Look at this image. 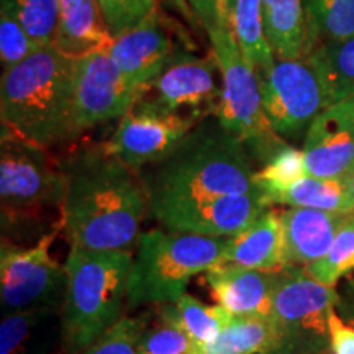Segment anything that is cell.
I'll list each match as a JSON object with an SVG mask.
<instances>
[{"label": "cell", "mask_w": 354, "mask_h": 354, "mask_svg": "<svg viewBox=\"0 0 354 354\" xmlns=\"http://www.w3.org/2000/svg\"><path fill=\"white\" fill-rule=\"evenodd\" d=\"M187 2L194 15H196L198 25H202L205 32L218 25L225 13H228L225 10L223 0H187Z\"/></svg>", "instance_id": "37"}, {"label": "cell", "mask_w": 354, "mask_h": 354, "mask_svg": "<svg viewBox=\"0 0 354 354\" xmlns=\"http://www.w3.org/2000/svg\"><path fill=\"white\" fill-rule=\"evenodd\" d=\"M310 176L346 179L354 171V97L317 115L302 141Z\"/></svg>", "instance_id": "15"}, {"label": "cell", "mask_w": 354, "mask_h": 354, "mask_svg": "<svg viewBox=\"0 0 354 354\" xmlns=\"http://www.w3.org/2000/svg\"><path fill=\"white\" fill-rule=\"evenodd\" d=\"M169 3L171 6H174V8H177V12L183 13V15L190 21V24H198L187 0H169Z\"/></svg>", "instance_id": "39"}, {"label": "cell", "mask_w": 354, "mask_h": 354, "mask_svg": "<svg viewBox=\"0 0 354 354\" xmlns=\"http://www.w3.org/2000/svg\"><path fill=\"white\" fill-rule=\"evenodd\" d=\"M330 354H354V325L336 313L330 317Z\"/></svg>", "instance_id": "36"}, {"label": "cell", "mask_w": 354, "mask_h": 354, "mask_svg": "<svg viewBox=\"0 0 354 354\" xmlns=\"http://www.w3.org/2000/svg\"><path fill=\"white\" fill-rule=\"evenodd\" d=\"M317 74L326 107L354 97V37L317 44L304 57Z\"/></svg>", "instance_id": "23"}, {"label": "cell", "mask_w": 354, "mask_h": 354, "mask_svg": "<svg viewBox=\"0 0 354 354\" xmlns=\"http://www.w3.org/2000/svg\"><path fill=\"white\" fill-rule=\"evenodd\" d=\"M261 3L263 0H236L232 13L233 32L256 71L268 69L276 63V56L264 37Z\"/></svg>", "instance_id": "28"}, {"label": "cell", "mask_w": 354, "mask_h": 354, "mask_svg": "<svg viewBox=\"0 0 354 354\" xmlns=\"http://www.w3.org/2000/svg\"><path fill=\"white\" fill-rule=\"evenodd\" d=\"M218 61L223 92L215 117L230 133L243 141L251 158L261 166L289 141L272 130L266 117L258 71L243 53L233 32L232 17L225 13L214 28L207 30Z\"/></svg>", "instance_id": "7"}, {"label": "cell", "mask_w": 354, "mask_h": 354, "mask_svg": "<svg viewBox=\"0 0 354 354\" xmlns=\"http://www.w3.org/2000/svg\"><path fill=\"white\" fill-rule=\"evenodd\" d=\"M261 190L167 209L154 216L166 230L210 238H232L253 225L269 209Z\"/></svg>", "instance_id": "14"}, {"label": "cell", "mask_w": 354, "mask_h": 354, "mask_svg": "<svg viewBox=\"0 0 354 354\" xmlns=\"http://www.w3.org/2000/svg\"><path fill=\"white\" fill-rule=\"evenodd\" d=\"M112 43L97 0H59L56 46L61 51L81 57L88 53L109 51Z\"/></svg>", "instance_id": "21"}, {"label": "cell", "mask_w": 354, "mask_h": 354, "mask_svg": "<svg viewBox=\"0 0 354 354\" xmlns=\"http://www.w3.org/2000/svg\"><path fill=\"white\" fill-rule=\"evenodd\" d=\"M138 176L153 218L172 207L259 190L250 151L215 115L197 123L169 156Z\"/></svg>", "instance_id": "2"}, {"label": "cell", "mask_w": 354, "mask_h": 354, "mask_svg": "<svg viewBox=\"0 0 354 354\" xmlns=\"http://www.w3.org/2000/svg\"><path fill=\"white\" fill-rule=\"evenodd\" d=\"M0 10L12 15L41 46H56L59 0H0Z\"/></svg>", "instance_id": "30"}, {"label": "cell", "mask_w": 354, "mask_h": 354, "mask_svg": "<svg viewBox=\"0 0 354 354\" xmlns=\"http://www.w3.org/2000/svg\"><path fill=\"white\" fill-rule=\"evenodd\" d=\"M261 15L276 59H304L308 28L302 0H263Z\"/></svg>", "instance_id": "22"}, {"label": "cell", "mask_w": 354, "mask_h": 354, "mask_svg": "<svg viewBox=\"0 0 354 354\" xmlns=\"http://www.w3.org/2000/svg\"><path fill=\"white\" fill-rule=\"evenodd\" d=\"M140 354H205V348L179 325L158 317L151 310V320L140 339Z\"/></svg>", "instance_id": "32"}, {"label": "cell", "mask_w": 354, "mask_h": 354, "mask_svg": "<svg viewBox=\"0 0 354 354\" xmlns=\"http://www.w3.org/2000/svg\"><path fill=\"white\" fill-rule=\"evenodd\" d=\"M76 57L44 46L3 69L0 81L2 131L50 149L76 140L73 91Z\"/></svg>", "instance_id": "3"}, {"label": "cell", "mask_w": 354, "mask_h": 354, "mask_svg": "<svg viewBox=\"0 0 354 354\" xmlns=\"http://www.w3.org/2000/svg\"><path fill=\"white\" fill-rule=\"evenodd\" d=\"M271 205L295 207V209H315L326 212L351 210L344 179H323L315 176H304L272 197Z\"/></svg>", "instance_id": "25"}, {"label": "cell", "mask_w": 354, "mask_h": 354, "mask_svg": "<svg viewBox=\"0 0 354 354\" xmlns=\"http://www.w3.org/2000/svg\"><path fill=\"white\" fill-rule=\"evenodd\" d=\"M302 2L308 28L305 55L320 43L354 37V0H302Z\"/></svg>", "instance_id": "26"}, {"label": "cell", "mask_w": 354, "mask_h": 354, "mask_svg": "<svg viewBox=\"0 0 354 354\" xmlns=\"http://www.w3.org/2000/svg\"><path fill=\"white\" fill-rule=\"evenodd\" d=\"M263 107L272 130L286 141L305 138L315 117L326 109L317 74L305 59H276L258 71Z\"/></svg>", "instance_id": "11"}, {"label": "cell", "mask_w": 354, "mask_h": 354, "mask_svg": "<svg viewBox=\"0 0 354 354\" xmlns=\"http://www.w3.org/2000/svg\"><path fill=\"white\" fill-rule=\"evenodd\" d=\"M274 343L271 318L233 317L214 342L205 344V354H268Z\"/></svg>", "instance_id": "27"}, {"label": "cell", "mask_w": 354, "mask_h": 354, "mask_svg": "<svg viewBox=\"0 0 354 354\" xmlns=\"http://www.w3.org/2000/svg\"><path fill=\"white\" fill-rule=\"evenodd\" d=\"M196 125L189 118L131 109L105 143L128 167L140 172L169 156Z\"/></svg>", "instance_id": "13"}, {"label": "cell", "mask_w": 354, "mask_h": 354, "mask_svg": "<svg viewBox=\"0 0 354 354\" xmlns=\"http://www.w3.org/2000/svg\"><path fill=\"white\" fill-rule=\"evenodd\" d=\"M277 271H259L220 263L203 272L212 297L233 317L271 318Z\"/></svg>", "instance_id": "16"}, {"label": "cell", "mask_w": 354, "mask_h": 354, "mask_svg": "<svg viewBox=\"0 0 354 354\" xmlns=\"http://www.w3.org/2000/svg\"><path fill=\"white\" fill-rule=\"evenodd\" d=\"M325 354H330V351H328V353H325Z\"/></svg>", "instance_id": "42"}, {"label": "cell", "mask_w": 354, "mask_h": 354, "mask_svg": "<svg viewBox=\"0 0 354 354\" xmlns=\"http://www.w3.org/2000/svg\"><path fill=\"white\" fill-rule=\"evenodd\" d=\"M41 48L44 46L35 41L19 21L0 10V61L3 69L21 63Z\"/></svg>", "instance_id": "35"}, {"label": "cell", "mask_w": 354, "mask_h": 354, "mask_svg": "<svg viewBox=\"0 0 354 354\" xmlns=\"http://www.w3.org/2000/svg\"><path fill=\"white\" fill-rule=\"evenodd\" d=\"M338 289L320 284L304 266L279 269L271 323L274 343L268 354H325L330 349V317Z\"/></svg>", "instance_id": "8"}, {"label": "cell", "mask_w": 354, "mask_h": 354, "mask_svg": "<svg viewBox=\"0 0 354 354\" xmlns=\"http://www.w3.org/2000/svg\"><path fill=\"white\" fill-rule=\"evenodd\" d=\"M344 185H346V192L349 203H351V210L354 212V171L344 179Z\"/></svg>", "instance_id": "40"}, {"label": "cell", "mask_w": 354, "mask_h": 354, "mask_svg": "<svg viewBox=\"0 0 354 354\" xmlns=\"http://www.w3.org/2000/svg\"><path fill=\"white\" fill-rule=\"evenodd\" d=\"M138 88H135L115 64L109 51H95L76 57L73 91L74 135L122 120L130 112Z\"/></svg>", "instance_id": "12"}, {"label": "cell", "mask_w": 354, "mask_h": 354, "mask_svg": "<svg viewBox=\"0 0 354 354\" xmlns=\"http://www.w3.org/2000/svg\"><path fill=\"white\" fill-rule=\"evenodd\" d=\"M223 81L215 53L196 55L176 46L161 74L138 92L131 109L201 123L218 112Z\"/></svg>", "instance_id": "9"}, {"label": "cell", "mask_w": 354, "mask_h": 354, "mask_svg": "<svg viewBox=\"0 0 354 354\" xmlns=\"http://www.w3.org/2000/svg\"><path fill=\"white\" fill-rule=\"evenodd\" d=\"M0 354H63L61 310L33 307L2 313Z\"/></svg>", "instance_id": "19"}, {"label": "cell", "mask_w": 354, "mask_h": 354, "mask_svg": "<svg viewBox=\"0 0 354 354\" xmlns=\"http://www.w3.org/2000/svg\"><path fill=\"white\" fill-rule=\"evenodd\" d=\"M174 50L171 30L159 12L138 28L113 39L109 53L128 82L141 91L161 74Z\"/></svg>", "instance_id": "17"}, {"label": "cell", "mask_w": 354, "mask_h": 354, "mask_svg": "<svg viewBox=\"0 0 354 354\" xmlns=\"http://www.w3.org/2000/svg\"><path fill=\"white\" fill-rule=\"evenodd\" d=\"M338 300H336V313L343 318L344 322L354 325V276H349L339 282Z\"/></svg>", "instance_id": "38"}, {"label": "cell", "mask_w": 354, "mask_h": 354, "mask_svg": "<svg viewBox=\"0 0 354 354\" xmlns=\"http://www.w3.org/2000/svg\"><path fill=\"white\" fill-rule=\"evenodd\" d=\"M228 238L154 228L140 234L128 282V308L176 302L197 274L218 264Z\"/></svg>", "instance_id": "6"}, {"label": "cell", "mask_w": 354, "mask_h": 354, "mask_svg": "<svg viewBox=\"0 0 354 354\" xmlns=\"http://www.w3.org/2000/svg\"><path fill=\"white\" fill-rule=\"evenodd\" d=\"M234 3H236V0H223V6H225V10H227L230 15L233 13V8H234Z\"/></svg>", "instance_id": "41"}, {"label": "cell", "mask_w": 354, "mask_h": 354, "mask_svg": "<svg viewBox=\"0 0 354 354\" xmlns=\"http://www.w3.org/2000/svg\"><path fill=\"white\" fill-rule=\"evenodd\" d=\"M97 6L113 39L138 28L159 13L158 0H97Z\"/></svg>", "instance_id": "34"}, {"label": "cell", "mask_w": 354, "mask_h": 354, "mask_svg": "<svg viewBox=\"0 0 354 354\" xmlns=\"http://www.w3.org/2000/svg\"><path fill=\"white\" fill-rule=\"evenodd\" d=\"M281 216L286 264L305 268L328 253L346 214L286 207V210H281Z\"/></svg>", "instance_id": "18"}, {"label": "cell", "mask_w": 354, "mask_h": 354, "mask_svg": "<svg viewBox=\"0 0 354 354\" xmlns=\"http://www.w3.org/2000/svg\"><path fill=\"white\" fill-rule=\"evenodd\" d=\"M64 194L61 225L71 248L136 250L148 198L138 172L107 143L81 145L61 158Z\"/></svg>", "instance_id": "1"}, {"label": "cell", "mask_w": 354, "mask_h": 354, "mask_svg": "<svg viewBox=\"0 0 354 354\" xmlns=\"http://www.w3.org/2000/svg\"><path fill=\"white\" fill-rule=\"evenodd\" d=\"M149 320L151 312L135 317L123 315L77 354H140V339Z\"/></svg>", "instance_id": "33"}, {"label": "cell", "mask_w": 354, "mask_h": 354, "mask_svg": "<svg viewBox=\"0 0 354 354\" xmlns=\"http://www.w3.org/2000/svg\"><path fill=\"white\" fill-rule=\"evenodd\" d=\"M61 228L30 246L0 240V308L2 313L33 307L63 308L68 271L51 256Z\"/></svg>", "instance_id": "10"}, {"label": "cell", "mask_w": 354, "mask_h": 354, "mask_svg": "<svg viewBox=\"0 0 354 354\" xmlns=\"http://www.w3.org/2000/svg\"><path fill=\"white\" fill-rule=\"evenodd\" d=\"M63 194L61 158L12 133H0L2 238L24 245L63 230L61 220L51 218V212H61Z\"/></svg>", "instance_id": "4"}, {"label": "cell", "mask_w": 354, "mask_h": 354, "mask_svg": "<svg viewBox=\"0 0 354 354\" xmlns=\"http://www.w3.org/2000/svg\"><path fill=\"white\" fill-rule=\"evenodd\" d=\"M307 166L302 148H295L290 143L281 148L266 165L256 171V185L266 201L271 205L272 197L292 184L307 176ZM272 207V205H271Z\"/></svg>", "instance_id": "31"}, {"label": "cell", "mask_w": 354, "mask_h": 354, "mask_svg": "<svg viewBox=\"0 0 354 354\" xmlns=\"http://www.w3.org/2000/svg\"><path fill=\"white\" fill-rule=\"evenodd\" d=\"M312 279L328 287H338L354 272V212L344 216L330 251L315 263L305 266Z\"/></svg>", "instance_id": "29"}, {"label": "cell", "mask_w": 354, "mask_h": 354, "mask_svg": "<svg viewBox=\"0 0 354 354\" xmlns=\"http://www.w3.org/2000/svg\"><path fill=\"white\" fill-rule=\"evenodd\" d=\"M158 317L179 325L201 346L214 342L233 315L221 305H205L190 294H184L176 302L153 305Z\"/></svg>", "instance_id": "24"}, {"label": "cell", "mask_w": 354, "mask_h": 354, "mask_svg": "<svg viewBox=\"0 0 354 354\" xmlns=\"http://www.w3.org/2000/svg\"><path fill=\"white\" fill-rule=\"evenodd\" d=\"M220 263L238 264L259 271H277L284 268V228L281 210L269 207L253 225L228 238Z\"/></svg>", "instance_id": "20"}, {"label": "cell", "mask_w": 354, "mask_h": 354, "mask_svg": "<svg viewBox=\"0 0 354 354\" xmlns=\"http://www.w3.org/2000/svg\"><path fill=\"white\" fill-rule=\"evenodd\" d=\"M133 264L130 251L71 248L61 326L63 354H77L125 315Z\"/></svg>", "instance_id": "5"}]
</instances>
